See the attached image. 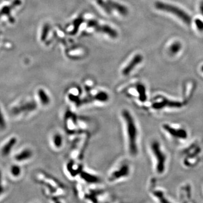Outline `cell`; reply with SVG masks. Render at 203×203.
<instances>
[{"instance_id": "6da1fadb", "label": "cell", "mask_w": 203, "mask_h": 203, "mask_svg": "<svg viewBox=\"0 0 203 203\" xmlns=\"http://www.w3.org/2000/svg\"><path fill=\"white\" fill-rule=\"evenodd\" d=\"M121 118L124 126V132L127 151L130 156L135 157L139 153V129L135 118L128 109H123Z\"/></svg>"}, {"instance_id": "7a4b0ae2", "label": "cell", "mask_w": 203, "mask_h": 203, "mask_svg": "<svg viewBox=\"0 0 203 203\" xmlns=\"http://www.w3.org/2000/svg\"><path fill=\"white\" fill-rule=\"evenodd\" d=\"M151 152L155 162V170L157 173H163L165 167L166 155L159 142L154 141L151 143Z\"/></svg>"}, {"instance_id": "3957f363", "label": "cell", "mask_w": 203, "mask_h": 203, "mask_svg": "<svg viewBox=\"0 0 203 203\" xmlns=\"http://www.w3.org/2000/svg\"><path fill=\"white\" fill-rule=\"evenodd\" d=\"M131 167L127 163H122L115 167L107 176L108 181L111 183L118 182L127 178L130 175Z\"/></svg>"}, {"instance_id": "277c9868", "label": "cell", "mask_w": 203, "mask_h": 203, "mask_svg": "<svg viewBox=\"0 0 203 203\" xmlns=\"http://www.w3.org/2000/svg\"><path fill=\"white\" fill-rule=\"evenodd\" d=\"M155 7L158 10L168 12L175 15L185 22L186 24H190L191 22V18L189 15L182 9L175 6L161 2H157L155 4Z\"/></svg>"}, {"instance_id": "5b68a950", "label": "cell", "mask_w": 203, "mask_h": 203, "mask_svg": "<svg viewBox=\"0 0 203 203\" xmlns=\"http://www.w3.org/2000/svg\"><path fill=\"white\" fill-rule=\"evenodd\" d=\"M82 171V165L75 161H69L66 165V171L71 177H75L76 175H80Z\"/></svg>"}, {"instance_id": "8992f818", "label": "cell", "mask_w": 203, "mask_h": 203, "mask_svg": "<svg viewBox=\"0 0 203 203\" xmlns=\"http://www.w3.org/2000/svg\"><path fill=\"white\" fill-rule=\"evenodd\" d=\"M37 103L34 101L29 102L24 104H21L19 106L15 107L13 109V113L18 115L23 112H31L35 110L37 108Z\"/></svg>"}, {"instance_id": "52a82bcc", "label": "cell", "mask_w": 203, "mask_h": 203, "mask_svg": "<svg viewBox=\"0 0 203 203\" xmlns=\"http://www.w3.org/2000/svg\"><path fill=\"white\" fill-rule=\"evenodd\" d=\"M94 28L95 29L96 31L105 33L113 39L116 38L118 36V32L116 31H115L114 29L112 28L109 25H100L98 22L96 23V25L94 26Z\"/></svg>"}, {"instance_id": "ba28073f", "label": "cell", "mask_w": 203, "mask_h": 203, "mask_svg": "<svg viewBox=\"0 0 203 203\" xmlns=\"http://www.w3.org/2000/svg\"><path fill=\"white\" fill-rule=\"evenodd\" d=\"M21 4V0H14L10 5L5 6L0 10V18L4 15H6L10 18V21L12 19L14 21V19L11 17V11L15 7L20 6Z\"/></svg>"}, {"instance_id": "9c48e42d", "label": "cell", "mask_w": 203, "mask_h": 203, "mask_svg": "<svg viewBox=\"0 0 203 203\" xmlns=\"http://www.w3.org/2000/svg\"><path fill=\"white\" fill-rule=\"evenodd\" d=\"M142 56L140 54L135 55L134 57L132 59V61L128 64V66L123 70L122 74L125 76L129 75L131 72L134 70V68L142 61Z\"/></svg>"}, {"instance_id": "30bf717a", "label": "cell", "mask_w": 203, "mask_h": 203, "mask_svg": "<svg viewBox=\"0 0 203 203\" xmlns=\"http://www.w3.org/2000/svg\"><path fill=\"white\" fill-rule=\"evenodd\" d=\"M109 100V96L106 92L103 91H100L99 92L92 96L90 100H89V102L91 100L92 102H98L100 103H106ZM88 102V103H89Z\"/></svg>"}, {"instance_id": "8fae6325", "label": "cell", "mask_w": 203, "mask_h": 203, "mask_svg": "<svg viewBox=\"0 0 203 203\" xmlns=\"http://www.w3.org/2000/svg\"><path fill=\"white\" fill-rule=\"evenodd\" d=\"M107 2L111 7V9H113L117 11L122 15L125 16L128 14V9L124 5L118 3L116 2L113 1L112 0H107Z\"/></svg>"}, {"instance_id": "7c38bea8", "label": "cell", "mask_w": 203, "mask_h": 203, "mask_svg": "<svg viewBox=\"0 0 203 203\" xmlns=\"http://www.w3.org/2000/svg\"><path fill=\"white\" fill-rule=\"evenodd\" d=\"M17 143V139L15 137H13L10 139L2 148L1 153L4 156H8L11 151L13 148L15 146Z\"/></svg>"}, {"instance_id": "4fadbf2b", "label": "cell", "mask_w": 203, "mask_h": 203, "mask_svg": "<svg viewBox=\"0 0 203 203\" xmlns=\"http://www.w3.org/2000/svg\"><path fill=\"white\" fill-rule=\"evenodd\" d=\"M52 143L56 150H61L64 145L63 137L59 133H55L52 137Z\"/></svg>"}, {"instance_id": "5bb4252c", "label": "cell", "mask_w": 203, "mask_h": 203, "mask_svg": "<svg viewBox=\"0 0 203 203\" xmlns=\"http://www.w3.org/2000/svg\"><path fill=\"white\" fill-rule=\"evenodd\" d=\"M80 175H81V178L85 181L90 184H96L97 183L100 182V179L97 177L96 175H93L91 173H89L87 171H82Z\"/></svg>"}, {"instance_id": "9a60e30c", "label": "cell", "mask_w": 203, "mask_h": 203, "mask_svg": "<svg viewBox=\"0 0 203 203\" xmlns=\"http://www.w3.org/2000/svg\"><path fill=\"white\" fill-rule=\"evenodd\" d=\"M39 102L43 106H47L50 104L51 99L47 93L43 89H39L37 92Z\"/></svg>"}, {"instance_id": "2e32d148", "label": "cell", "mask_w": 203, "mask_h": 203, "mask_svg": "<svg viewBox=\"0 0 203 203\" xmlns=\"http://www.w3.org/2000/svg\"><path fill=\"white\" fill-rule=\"evenodd\" d=\"M32 155L33 152L32 151L28 148H26L17 154L15 157V159L18 161H22L28 160L32 156Z\"/></svg>"}, {"instance_id": "e0dca14e", "label": "cell", "mask_w": 203, "mask_h": 203, "mask_svg": "<svg viewBox=\"0 0 203 203\" xmlns=\"http://www.w3.org/2000/svg\"><path fill=\"white\" fill-rule=\"evenodd\" d=\"M84 21V18L82 17H80L76 19L73 21V28L71 32V34L74 35L78 32V29L80 28V25Z\"/></svg>"}, {"instance_id": "ac0fdd59", "label": "cell", "mask_w": 203, "mask_h": 203, "mask_svg": "<svg viewBox=\"0 0 203 203\" xmlns=\"http://www.w3.org/2000/svg\"><path fill=\"white\" fill-rule=\"evenodd\" d=\"M97 4L98 5L102 7L104 10L108 14H111L112 9L110 5L107 2H105L103 0H96Z\"/></svg>"}, {"instance_id": "d6986e66", "label": "cell", "mask_w": 203, "mask_h": 203, "mask_svg": "<svg viewBox=\"0 0 203 203\" xmlns=\"http://www.w3.org/2000/svg\"><path fill=\"white\" fill-rule=\"evenodd\" d=\"M181 44L179 42H175L169 47V51L171 54H175L178 53L181 49Z\"/></svg>"}, {"instance_id": "ffe728a7", "label": "cell", "mask_w": 203, "mask_h": 203, "mask_svg": "<svg viewBox=\"0 0 203 203\" xmlns=\"http://www.w3.org/2000/svg\"><path fill=\"white\" fill-rule=\"evenodd\" d=\"M49 30H50V26L49 25V24H44L41 35V39L42 41H45V40L47 39Z\"/></svg>"}, {"instance_id": "44dd1931", "label": "cell", "mask_w": 203, "mask_h": 203, "mask_svg": "<svg viewBox=\"0 0 203 203\" xmlns=\"http://www.w3.org/2000/svg\"><path fill=\"white\" fill-rule=\"evenodd\" d=\"M10 171L13 176L18 177L21 173V168L19 165H14L11 167Z\"/></svg>"}, {"instance_id": "7402d4cb", "label": "cell", "mask_w": 203, "mask_h": 203, "mask_svg": "<svg viewBox=\"0 0 203 203\" xmlns=\"http://www.w3.org/2000/svg\"><path fill=\"white\" fill-rule=\"evenodd\" d=\"M6 122L4 118V115L2 114V112L0 108V129L4 130L6 128Z\"/></svg>"}, {"instance_id": "603a6c76", "label": "cell", "mask_w": 203, "mask_h": 203, "mask_svg": "<svg viewBox=\"0 0 203 203\" xmlns=\"http://www.w3.org/2000/svg\"><path fill=\"white\" fill-rule=\"evenodd\" d=\"M195 24L197 29L200 31H203V21L200 19L195 20Z\"/></svg>"}, {"instance_id": "cb8c5ba5", "label": "cell", "mask_w": 203, "mask_h": 203, "mask_svg": "<svg viewBox=\"0 0 203 203\" xmlns=\"http://www.w3.org/2000/svg\"><path fill=\"white\" fill-rule=\"evenodd\" d=\"M4 187H3L2 183V175H1V172L0 171V196L2 194V193H4Z\"/></svg>"}, {"instance_id": "d4e9b609", "label": "cell", "mask_w": 203, "mask_h": 203, "mask_svg": "<svg viewBox=\"0 0 203 203\" xmlns=\"http://www.w3.org/2000/svg\"><path fill=\"white\" fill-rule=\"evenodd\" d=\"M200 9H201V13H202V14L203 15V2L202 4H201Z\"/></svg>"}, {"instance_id": "484cf974", "label": "cell", "mask_w": 203, "mask_h": 203, "mask_svg": "<svg viewBox=\"0 0 203 203\" xmlns=\"http://www.w3.org/2000/svg\"><path fill=\"white\" fill-rule=\"evenodd\" d=\"M201 71L203 72V66L201 67Z\"/></svg>"}]
</instances>
